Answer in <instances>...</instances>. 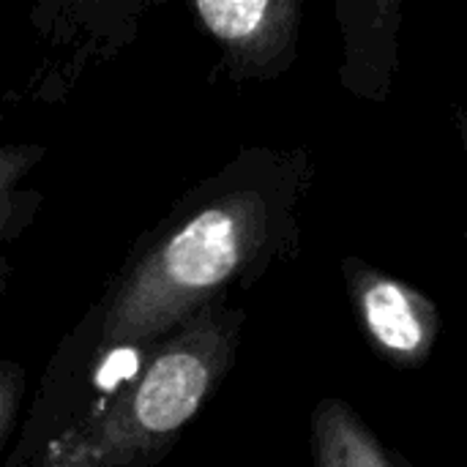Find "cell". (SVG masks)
I'll list each match as a JSON object with an SVG mask.
<instances>
[{"instance_id": "1", "label": "cell", "mask_w": 467, "mask_h": 467, "mask_svg": "<svg viewBox=\"0 0 467 467\" xmlns=\"http://www.w3.org/2000/svg\"><path fill=\"white\" fill-rule=\"evenodd\" d=\"M315 178L306 148L252 145L186 189L85 315L96 356H140L233 287L249 290L293 263Z\"/></svg>"}, {"instance_id": "2", "label": "cell", "mask_w": 467, "mask_h": 467, "mask_svg": "<svg viewBox=\"0 0 467 467\" xmlns=\"http://www.w3.org/2000/svg\"><path fill=\"white\" fill-rule=\"evenodd\" d=\"M246 309L208 304L150 345L123 389L55 438L30 467H156L233 372Z\"/></svg>"}, {"instance_id": "3", "label": "cell", "mask_w": 467, "mask_h": 467, "mask_svg": "<svg viewBox=\"0 0 467 467\" xmlns=\"http://www.w3.org/2000/svg\"><path fill=\"white\" fill-rule=\"evenodd\" d=\"M339 274L369 350L400 372L427 367L443 331L438 304L410 282L356 254L339 263Z\"/></svg>"}, {"instance_id": "4", "label": "cell", "mask_w": 467, "mask_h": 467, "mask_svg": "<svg viewBox=\"0 0 467 467\" xmlns=\"http://www.w3.org/2000/svg\"><path fill=\"white\" fill-rule=\"evenodd\" d=\"M189 11L230 82H271L296 66L304 0H197Z\"/></svg>"}, {"instance_id": "5", "label": "cell", "mask_w": 467, "mask_h": 467, "mask_svg": "<svg viewBox=\"0 0 467 467\" xmlns=\"http://www.w3.org/2000/svg\"><path fill=\"white\" fill-rule=\"evenodd\" d=\"M342 33L339 85L369 104H386L400 71V36L405 25L402 0H337Z\"/></svg>"}, {"instance_id": "6", "label": "cell", "mask_w": 467, "mask_h": 467, "mask_svg": "<svg viewBox=\"0 0 467 467\" xmlns=\"http://www.w3.org/2000/svg\"><path fill=\"white\" fill-rule=\"evenodd\" d=\"M309 449L312 467H416L339 397H323L315 405L309 416Z\"/></svg>"}, {"instance_id": "7", "label": "cell", "mask_w": 467, "mask_h": 467, "mask_svg": "<svg viewBox=\"0 0 467 467\" xmlns=\"http://www.w3.org/2000/svg\"><path fill=\"white\" fill-rule=\"evenodd\" d=\"M44 159L47 145L38 142L0 145V244L16 241L36 222L44 194L25 181Z\"/></svg>"}, {"instance_id": "8", "label": "cell", "mask_w": 467, "mask_h": 467, "mask_svg": "<svg viewBox=\"0 0 467 467\" xmlns=\"http://www.w3.org/2000/svg\"><path fill=\"white\" fill-rule=\"evenodd\" d=\"M27 372L19 361H0V467L8 460V443L22 416Z\"/></svg>"}, {"instance_id": "9", "label": "cell", "mask_w": 467, "mask_h": 467, "mask_svg": "<svg viewBox=\"0 0 467 467\" xmlns=\"http://www.w3.org/2000/svg\"><path fill=\"white\" fill-rule=\"evenodd\" d=\"M451 126H454V131H457V140H460L462 153H465L467 159V99L451 107Z\"/></svg>"}, {"instance_id": "10", "label": "cell", "mask_w": 467, "mask_h": 467, "mask_svg": "<svg viewBox=\"0 0 467 467\" xmlns=\"http://www.w3.org/2000/svg\"><path fill=\"white\" fill-rule=\"evenodd\" d=\"M8 282H11V263H8L5 254H0V298H3L5 290H8Z\"/></svg>"}, {"instance_id": "11", "label": "cell", "mask_w": 467, "mask_h": 467, "mask_svg": "<svg viewBox=\"0 0 467 467\" xmlns=\"http://www.w3.org/2000/svg\"><path fill=\"white\" fill-rule=\"evenodd\" d=\"M462 241H465V252H467V224H465V230H462Z\"/></svg>"}, {"instance_id": "12", "label": "cell", "mask_w": 467, "mask_h": 467, "mask_svg": "<svg viewBox=\"0 0 467 467\" xmlns=\"http://www.w3.org/2000/svg\"><path fill=\"white\" fill-rule=\"evenodd\" d=\"M465 11H467V3H465Z\"/></svg>"}]
</instances>
